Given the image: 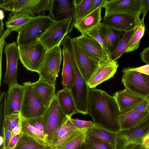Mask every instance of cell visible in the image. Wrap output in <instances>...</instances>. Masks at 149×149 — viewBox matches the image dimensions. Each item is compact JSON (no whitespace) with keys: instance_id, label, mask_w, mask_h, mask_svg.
I'll return each mask as SVG.
<instances>
[{"instance_id":"obj_1","label":"cell","mask_w":149,"mask_h":149,"mask_svg":"<svg viewBox=\"0 0 149 149\" xmlns=\"http://www.w3.org/2000/svg\"><path fill=\"white\" fill-rule=\"evenodd\" d=\"M87 113L95 125L115 132L120 130L119 109L113 97L105 91L89 88Z\"/></svg>"},{"instance_id":"obj_2","label":"cell","mask_w":149,"mask_h":149,"mask_svg":"<svg viewBox=\"0 0 149 149\" xmlns=\"http://www.w3.org/2000/svg\"><path fill=\"white\" fill-rule=\"evenodd\" d=\"M71 36H68V43L74 66L75 77L71 91L76 104L78 113L86 115L88 114L89 88L87 82L78 67L71 41Z\"/></svg>"},{"instance_id":"obj_3","label":"cell","mask_w":149,"mask_h":149,"mask_svg":"<svg viewBox=\"0 0 149 149\" xmlns=\"http://www.w3.org/2000/svg\"><path fill=\"white\" fill-rule=\"evenodd\" d=\"M54 22L49 15L34 17L18 32V45H28L38 40Z\"/></svg>"},{"instance_id":"obj_4","label":"cell","mask_w":149,"mask_h":149,"mask_svg":"<svg viewBox=\"0 0 149 149\" xmlns=\"http://www.w3.org/2000/svg\"><path fill=\"white\" fill-rule=\"evenodd\" d=\"M68 117L61 109L55 94L42 116L44 133L51 148L58 129Z\"/></svg>"},{"instance_id":"obj_5","label":"cell","mask_w":149,"mask_h":149,"mask_svg":"<svg viewBox=\"0 0 149 149\" xmlns=\"http://www.w3.org/2000/svg\"><path fill=\"white\" fill-rule=\"evenodd\" d=\"M51 0H0V8L4 11L20 12L33 17L45 15L49 10Z\"/></svg>"},{"instance_id":"obj_6","label":"cell","mask_w":149,"mask_h":149,"mask_svg":"<svg viewBox=\"0 0 149 149\" xmlns=\"http://www.w3.org/2000/svg\"><path fill=\"white\" fill-rule=\"evenodd\" d=\"M20 62L26 70L38 73L47 51L39 40L28 45H18Z\"/></svg>"},{"instance_id":"obj_7","label":"cell","mask_w":149,"mask_h":149,"mask_svg":"<svg viewBox=\"0 0 149 149\" xmlns=\"http://www.w3.org/2000/svg\"><path fill=\"white\" fill-rule=\"evenodd\" d=\"M149 133V115L136 126L116 132V149H128L142 144Z\"/></svg>"},{"instance_id":"obj_8","label":"cell","mask_w":149,"mask_h":149,"mask_svg":"<svg viewBox=\"0 0 149 149\" xmlns=\"http://www.w3.org/2000/svg\"><path fill=\"white\" fill-rule=\"evenodd\" d=\"M73 17L64 20L55 22L38 40L47 51L60 45L65 37L70 33L74 27Z\"/></svg>"},{"instance_id":"obj_9","label":"cell","mask_w":149,"mask_h":149,"mask_svg":"<svg viewBox=\"0 0 149 149\" xmlns=\"http://www.w3.org/2000/svg\"><path fill=\"white\" fill-rule=\"evenodd\" d=\"M121 81L125 89L142 97L149 96V75L134 70L124 68Z\"/></svg>"},{"instance_id":"obj_10","label":"cell","mask_w":149,"mask_h":149,"mask_svg":"<svg viewBox=\"0 0 149 149\" xmlns=\"http://www.w3.org/2000/svg\"><path fill=\"white\" fill-rule=\"evenodd\" d=\"M62 60L61 45L47 51L38 73L39 78L51 84H55L60 71Z\"/></svg>"},{"instance_id":"obj_11","label":"cell","mask_w":149,"mask_h":149,"mask_svg":"<svg viewBox=\"0 0 149 149\" xmlns=\"http://www.w3.org/2000/svg\"><path fill=\"white\" fill-rule=\"evenodd\" d=\"M143 0H106L102 8L105 9L104 17L117 14L132 16L140 19L142 13Z\"/></svg>"},{"instance_id":"obj_12","label":"cell","mask_w":149,"mask_h":149,"mask_svg":"<svg viewBox=\"0 0 149 149\" xmlns=\"http://www.w3.org/2000/svg\"><path fill=\"white\" fill-rule=\"evenodd\" d=\"M31 83L27 81L23 84L24 94L20 114L26 119L42 116L47 108L35 96L32 88Z\"/></svg>"},{"instance_id":"obj_13","label":"cell","mask_w":149,"mask_h":149,"mask_svg":"<svg viewBox=\"0 0 149 149\" xmlns=\"http://www.w3.org/2000/svg\"><path fill=\"white\" fill-rule=\"evenodd\" d=\"M3 52L6 62L4 81L9 87L17 82L18 62L19 59L18 45L15 42L6 44Z\"/></svg>"},{"instance_id":"obj_14","label":"cell","mask_w":149,"mask_h":149,"mask_svg":"<svg viewBox=\"0 0 149 149\" xmlns=\"http://www.w3.org/2000/svg\"><path fill=\"white\" fill-rule=\"evenodd\" d=\"M71 41L79 69L87 82L100 63L88 55L79 46L75 38H72Z\"/></svg>"},{"instance_id":"obj_15","label":"cell","mask_w":149,"mask_h":149,"mask_svg":"<svg viewBox=\"0 0 149 149\" xmlns=\"http://www.w3.org/2000/svg\"><path fill=\"white\" fill-rule=\"evenodd\" d=\"M68 34L60 43L62 46V53L63 57L61 84L63 89L71 91L74 83L75 72L68 45Z\"/></svg>"},{"instance_id":"obj_16","label":"cell","mask_w":149,"mask_h":149,"mask_svg":"<svg viewBox=\"0 0 149 149\" xmlns=\"http://www.w3.org/2000/svg\"><path fill=\"white\" fill-rule=\"evenodd\" d=\"M118 66L116 61L108 60L100 62L87 82L89 88H95L99 84L113 77Z\"/></svg>"},{"instance_id":"obj_17","label":"cell","mask_w":149,"mask_h":149,"mask_svg":"<svg viewBox=\"0 0 149 149\" xmlns=\"http://www.w3.org/2000/svg\"><path fill=\"white\" fill-rule=\"evenodd\" d=\"M68 117L58 129L51 145L52 149H63L70 140L81 131L75 127Z\"/></svg>"},{"instance_id":"obj_18","label":"cell","mask_w":149,"mask_h":149,"mask_svg":"<svg viewBox=\"0 0 149 149\" xmlns=\"http://www.w3.org/2000/svg\"><path fill=\"white\" fill-rule=\"evenodd\" d=\"M24 94L23 85L19 84L17 82L9 87L6 93L5 117L20 114Z\"/></svg>"},{"instance_id":"obj_19","label":"cell","mask_w":149,"mask_h":149,"mask_svg":"<svg viewBox=\"0 0 149 149\" xmlns=\"http://www.w3.org/2000/svg\"><path fill=\"white\" fill-rule=\"evenodd\" d=\"M75 39L79 46L97 61L100 63L109 60L101 45L95 40L85 34H81Z\"/></svg>"},{"instance_id":"obj_20","label":"cell","mask_w":149,"mask_h":149,"mask_svg":"<svg viewBox=\"0 0 149 149\" xmlns=\"http://www.w3.org/2000/svg\"><path fill=\"white\" fill-rule=\"evenodd\" d=\"M136 20L132 16L117 14L103 17L102 23L115 30L127 32L133 29Z\"/></svg>"},{"instance_id":"obj_21","label":"cell","mask_w":149,"mask_h":149,"mask_svg":"<svg viewBox=\"0 0 149 149\" xmlns=\"http://www.w3.org/2000/svg\"><path fill=\"white\" fill-rule=\"evenodd\" d=\"M120 112L133 109L146 98L125 89L116 92L113 96Z\"/></svg>"},{"instance_id":"obj_22","label":"cell","mask_w":149,"mask_h":149,"mask_svg":"<svg viewBox=\"0 0 149 149\" xmlns=\"http://www.w3.org/2000/svg\"><path fill=\"white\" fill-rule=\"evenodd\" d=\"M49 15L55 22L73 17L74 7L72 0H51Z\"/></svg>"},{"instance_id":"obj_23","label":"cell","mask_w":149,"mask_h":149,"mask_svg":"<svg viewBox=\"0 0 149 149\" xmlns=\"http://www.w3.org/2000/svg\"><path fill=\"white\" fill-rule=\"evenodd\" d=\"M31 86L37 99L47 107L55 94V84L49 83L39 78L37 81L31 83Z\"/></svg>"},{"instance_id":"obj_24","label":"cell","mask_w":149,"mask_h":149,"mask_svg":"<svg viewBox=\"0 0 149 149\" xmlns=\"http://www.w3.org/2000/svg\"><path fill=\"white\" fill-rule=\"evenodd\" d=\"M149 115V112H139L130 110L120 112L117 120L120 130H128L140 124Z\"/></svg>"},{"instance_id":"obj_25","label":"cell","mask_w":149,"mask_h":149,"mask_svg":"<svg viewBox=\"0 0 149 149\" xmlns=\"http://www.w3.org/2000/svg\"><path fill=\"white\" fill-rule=\"evenodd\" d=\"M86 138L106 144L116 149V132L94 125L87 131Z\"/></svg>"},{"instance_id":"obj_26","label":"cell","mask_w":149,"mask_h":149,"mask_svg":"<svg viewBox=\"0 0 149 149\" xmlns=\"http://www.w3.org/2000/svg\"><path fill=\"white\" fill-rule=\"evenodd\" d=\"M102 8V6L99 7L75 23L74 27L81 33V34H85L89 31L98 26L101 23Z\"/></svg>"},{"instance_id":"obj_27","label":"cell","mask_w":149,"mask_h":149,"mask_svg":"<svg viewBox=\"0 0 149 149\" xmlns=\"http://www.w3.org/2000/svg\"><path fill=\"white\" fill-rule=\"evenodd\" d=\"M20 126L21 133L31 138L43 147L52 149L44 133L33 126L26 118L21 115Z\"/></svg>"},{"instance_id":"obj_28","label":"cell","mask_w":149,"mask_h":149,"mask_svg":"<svg viewBox=\"0 0 149 149\" xmlns=\"http://www.w3.org/2000/svg\"><path fill=\"white\" fill-rule=\"evenodd\" d=\"M56 97L62 110L69 117L78 113L76 106L71 91L65 89L58 91Z\"/></svg>"},{"instance_id":"obj_29","label":"cell","mask_w":149,"mask_h":149,"mask_svg":"<svg viewBox=\"0 0 149 149\" xmlns=\"http://www.w3.org/2000/svg\"><path fill=\"white\" fill-rule=\"evenodd\" d=\"M33 17L24 13L11 12L6 22L7 29L11 32L15 31L18 33Z\"/></svg>"},{"instance_id":"obj_30","label":"cell","mask_w":149,"mask_h":149,"mask_svg":"<svg viewBox=\"0 0 149 149\" xmlns=\"http://www.w3.org/2000/svg\"><path fill=\"white\" fill-rule=\"evenodd\" d=\"M99 26L107 42L111 53L118 45L125 32L115 30L102 22L99 25Z\"/></svg>"},{"instance_id":"obj_31","label":"cell","mask_w":149,"mask_h":149,"mask_svg":"<svg viewBox=\"0 0 149 149\" xmlns=\"http://www.w3.org/2000/svg\"><path fill=\"white\" fill-rule=\"evenodd\" d=\"M145 29L144 21L140 19L136 20L125 53L131 52L138 49L140 40L144 35Z\"/></svg>"},{"instance_id":"obj_32","label":"cell","mask_w":149,"mask_h":149,"mask_svg":"<svg viewBox=\"0 0 149 149\" xmlns=\"http://www.w3.org/2000/svg\"><path fill=\"white\" fill-rule=\"evenodd\" d=\"M92 0H72L74 7L73 18L74 23L88 14Z\"/></svg>"},{"instance_id":"obj_33","label":"cell","mask_w":149,"mask_h":149,"mask_svg":"<svg viewBox=\"0 0 149 149\" xmlns=\"http://www.w3.org/2000/svg\"><path fill=\"white\" fill-rule=\"evenodd\" d=\"M133 32V29L125 32L122 38L111 54L110 59L116 61L125 52L127 45Z\"/></svg>"},{"instance_id":"obj_34","label":"cell","mask_w":149,"mask_h":149,"mask_svg":"<svg viewBox=\"0 0 149 149\" xmlns=\"http://www.w3.org/2000/svg\"><path fill=\"white\" fill-rule=\"evenodd\" d=\"M13 149H51L46 148L26 135L21 133Z\"/></svg>"},{"instance_id":"obj_35","label":"cell","mask_w":149,"mask_h":149,"mask_svg":"<svg viewBox=\"0 0 149 149\" xmlns=\"http://www.w3.org/2000/svg\"><path fill=\"white\" fill-rule=\"evenodd\" d=\"M85 35L95 40L101 45L108 58L110 59L111 52L106 41L102 34L99 25L87 32Z\"/></svg>"},{"instance_id":"obj_36","label":"cell","mask_w":149,"mask_h":149,"mask_svg":"<svg viewBox=\"0 0 149 149\" xmlns=\"http://www.w3.org/2000/svg\"><path fill=\"white\" fill-rule=\"evenodd\" d=\"M87 130L81 131L70 140L63 149H77L80 147L85 142Z\"/></svg>"},{"instance_id":"obj_37","label":"cell","mask_w":149,"mask_h":149,"mask_svg":"<svg viewBox=\"0 0 149 149\" xmlns=\"http://www.w3.org/2000/svg\"><path fill=\"white\" fill-rule=\"evenodd\" d=\"M20 114H16L5 117L2 127L11 131L15 126L20 124Z\"/></svg>"},{"instance_id":"obj_38","label":"cell","mask_w":149,"mask_h":149,"mask_svg":"<svg viewBox=\"0 0 149 149\" xmlns=\"http://www.w3.org/2000/svg\"><path fill=\"white\" fill-rule=\"evenodd\" d=\"M70 120L75 127L81 130H87L94 125L93 123L91 121H86L78 119H74L71 118Z\"/></svg>"},{"instance_id":"obj_39","label":"cell","mask_w":149,"mask_h":149,"mask_svg":"<svg viewBox=\"0 0 149 149\" xmlns=\"http://www.w3.org/2000/svg\"><path fill=\"white\" fill-rule=\"evenodd\" d=\"M84 143L89 149H114L106 144L90 140L86 138Z\"/></svg>"},{"instance_id":"obj_40","label":"cell","mask_w":149,"mask_h":149,"mask_svg":"<svg viewBox=\"0 0 149 149\" xmlns=\"http://www.w3.org/2000/svg\"><path fill=\"white\" fill-rule=\"evenodd\" d=\"M6 99V93L3 91L1 93L0 97V121L2 123L5 117Z\"/></svg>"},{"instance_id":"obj_41","label":"cell","mask_w":149,"mask_h":149,"mask_svg":"<svg viewBox=\"0 0 149 149\" xmlns=\"http://www.w3.org/2000/svg\"><path fill=\"white\" fill-rule=\"evenodd\" d=\"M27 119L33 126L44 133L42 116Z\"/></svg>"},{"instance_id":"obj_42","label":"cell","mask_w":149,"mask_h":149,"mask_svg":"<svg viewBox=\"0 0 149 149\" xmlns=\"http://www.w3.org/2000/svg\"><path fill=\"white\" fill-rule=\"evenodd\" d=\"M2 134L4 139V142L2 149L8 148L9 141L11 137V131L2 127Z\"/></svg>"},{"instance_id":"obj_43","label":"cell","mask_w":149,"mask_h":149,"mask_svg":"<svg viewBox=\"0 0 149 149\" xmlns=\"http://www.w3.org/2000/svg\"><path fill=\"white\" fill-rule=\"evenodd\" d=\"M106 0H92L88 14L92 12L99 7L102 6L105 3Z\"/></svg>"},{"instance_id":"obj_44","label":"cell","mask_w":149,"mask_h":149,"mask_svg":"<svg viewBox=\"0 0 149 149\" xmlns=\"http://www.w3.org/2000/svg\"><path fill=\"white\" fill-rule=\"evenodd\" d=\"M131 110L139 112L148 111L147 109V98Z\"/></svg>"},{"instance_id":"obj_45","label":"cell","mask_w":149,"mask_h":149,"mask_svg":"<svg viewBox=\"0 0 149 149\" xmlns=\"http://www.w3.org/2000/svg\"><path fill=\"white\" fill-rule=\"evenodd\" d=\"M141 59L147 64L149 65V46L144 48L141 52Z\"/></svg>"},{"instance_id":"obj_46","label":"cell","mask_w":149,"mask_h":149,"mask_svg":"<svg viewBox=\"0 0 149 149\" xmlns=\"http://www.w3.org/2000/svg\"><path fill=\"white\" fill-rule=\"evenodd\" d=\"M19 135L11 137L8 145V148L13 149L15 147L19 137Z\"/></svg>"},{"instance_id":"obj_47","label":"cell","mask_w":149,"mask_h":149,"mask_svg":"<svg viewBox=\"0 0 149 149\" xmlns=\"http://www.w3.org/2000/svg\"><path fill=\"white\" fill-rule=\"evenodd\" d=\"M143 17L141 20L144 21V18L146 13L149 12V0H143Z\"/></svg>"},{"instance_id":"obj_48","label":"cell","mask_w":149,"mask_h":149,"mask_svg":"<svg viewBox=\"0 0 149 149\" xmlns=\"http://www.w3.org/2000/svg\"><path fill=\"white\" fill-rule=\"evenodd\" d=\"M21 133L20 124L15 126L11 131V137L19 135Z\"/></svg>"},{"instance_id":"obj_49","label":"cell","mask_w":149,"mask_h":149,"mask_svg":"<svg viewBox=\"0 0 149 149\" xmlns=\"http://www.w3.org/2000/svg\"><path fill=\"white\" fill-rule=\"evenodd\" d=\"M0 20H1V26H0V36H1L3 33L4 31L3 28V19L4 17V11L2 9L0 10Z\"/></svg>"},{"instance_id":"obj_50","label":"cell","mask_w":149,"mask_h":149,"mask_svg":"<svg viewBox=\"0 0 149 149\" xmlns=\"http://www.w3.org/2000/svg\"><path fill=\"white\" fill-rule=\"evenodd\" d=\"M142 145L145 148L149 149V136H146L144 138Z\"/></svg>"},{"instance_id":"obj_51","label":"cell","mask_w":149,"mask_h":149,"mask_svg":"<svg viewBox=\"0 0 149 149\" xmlns=\"http://www.w3.org/2000/svg\"><path fill=\"white\" fill-rule=\"evenodd\" d=\"M4 142V139L3 136L1 135L0 137V146L2 148L3 147V144Z\"/></svg>"},{"instance_id":"obj_52","label":"cell","mask_w":149,"mask_h":149,"mask_svg":"<svg viewBox=\"0 0 149 149\" xmlns=\"http://www.w3.org/2000/svg\"><path fill=\"white\" fill-rule=\"evenodd\" d=\"M77 149H89L87 147L84 143L79 148H78Z\"/></svg>"},{"instance_id":"obj_53","label":"cell","mask_w":149,"mask_h":149,"mask_svg":"<svg viewBox=\"0 0 149 149\" xmlns=\"http://www.w3.org/2000/svg\"><path fill=\"white\" fill-rule=\"evenodd\" d=\"M138 149H146L145 148L142 144L137 145Z\"/></svg>"},{"instance_id":"obj_54","label":"cell","mask_w":149,"mask_h":149,"mask_svg":"<svg viewBox=\"0 0 149 149\" xmlns=\"http://www.w3.org/2000/svg\"><path fill=\"white\" fill-rule=\"evenodd\" d=\"M147 109L149 112V96L147 98Z\"/></svg>"},{"instance_id":"obj_55","label":"cell","mask_w":149,"mask_h":149,"mask_svg":"<svg viewBox=\"0 0 149 149\" xmlns=\"http://www.w3.org/2000/svg\"><path fill=\"white\" fill-rule=\"evenodd\" d=\"M128 149H138L137 145Z\"/></svg>"},{"instance_id":"obj_56","label":"cell","mask_w":149,"mask_h":149,"mask_svg":"<svg viewBox=\"0 0 149 149\" xmlns=\"http://www.w3.org/2000/svg\"><path fill=\"white\" fill-rule=\"evenodd\" d=\"M149 136V133L147 135V136Z\"/></svg>"}]
</instances>
